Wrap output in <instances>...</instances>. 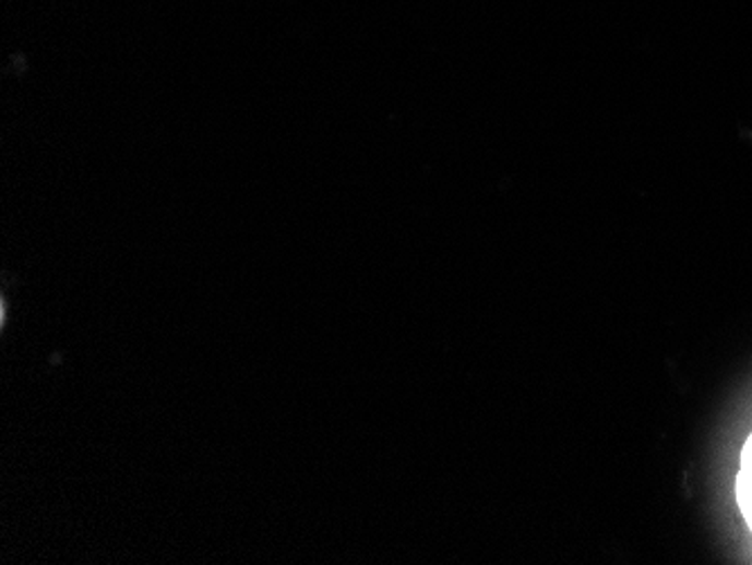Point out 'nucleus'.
<instances>
[{"label": "nucleus", "mask_w": 752, "mask_h": 565, "mask_svg": "<svg viewBox=\"0 0 752 565\" xmlns=\"http://www.w3.org/2000/svg\"><path fill=\"white\" fill-rule=\"evenodd\" d=\"M737 503L752 529V435L748 437L741 455V471L737 476Z\"/></svg>", "instance_id": "obj_1"}]
</instances>
